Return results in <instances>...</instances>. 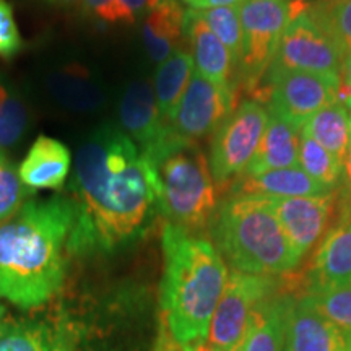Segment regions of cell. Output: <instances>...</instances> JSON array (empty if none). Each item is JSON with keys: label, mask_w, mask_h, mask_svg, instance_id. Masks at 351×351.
<instances>
[{"label": "cell", "mask_w": 351, "mask_h": 351, "mask_svg": "<svg viewBox=\"0 0 351 351\" xmlns=\"http://www.w3.org/2000/svg\"><path fill=\"white\" fill-rule=\"evenodd\" d=\"M70 192L75 207L72 252L114 251L138 234L156 207L152 166L124 132L108 124L78 148Z\"/></svg>", "instance_id": "1"}, {"label": "cell", "mask_w": 351, "mask_h": 351, "mask_svg": "<svg viewBox=\"0 0 351 351\" xmlns=\"http://www.w3.org/2000/svg\"><path fill=\"white\" fill-rule=\"evenodd\" d=\"M75 223L72 199L26 202L0 223V298L33 309L59 291Z\"/></svg>", "instance_id": "2"}, {"label": "cell", "mask_w": 351, "mask_h": 351, "mask_svg": "<svg viewBox=\"0 0 351 351\" xmlns=\"http://www.w3.org/2000/svg\"><path fill=\"white\" fill-rule=\"evenodd\" d=\"M161 245V322L181 346L207 340L215 307L230 275L226 262L212 241L171 223L163 228Z\"/></svg>", "instance_id": "3"}, {"label": "cell", "mask_w": 351, "mask_h": 351, "mask_svg": "<svg viewBox=\"0 0 351 351\" xmlns=\"http://www.w3.org/2000/svg\"><path fill=\"white\" fill-rule=\"evenodd\" d=\"M210 236L226 265L243 274L278 278L301 262L270 207L269 197H228L218 205Z\"/></svg>", "instance_id": "4"}, {"label": "cell", "mask_w": 351, "mask_h": 351, "mask_svg": "<svg viewBox=\"0 0 351 351\" xmlns=\"http://www.w3.org/2000/svg\"><path fill=\"white\" fill-rule=\"evenodd\" d=\"M142 153L156 179V207L168 223L192 234L212 225L218 191L200 145L176 137L168 129Z\"/></svg>", "instance_id": "5"}, {"label": "cell", "mask_w": 351, "mask_h": 351, "mask_svg": "<svg viewBox=\"0 0 351 351\" xmlns=\"http://www.w3.org/2000/svg\"><path fill=\"white\" fill-rule=\"evenodd\" d=\"M243 26V56L236 88L256 93L265 77L288 25L306 10L296 0H244L239 5Z\"/></svg>", "instance_id": "6"}, {"label": "cell", "mask_w": 351, "mask_h": 351, "mask_svg": "<svg viewBox=\"0 0 351 351\" xmlns=\"http://www.w3.org/2000/svg\"><path fill=\"white\" fill-rule=\"evenodd\" d=\"M269 117V109L261 103L244 101L212 135L208 163L217 189H226L245 173L258 150Z\"/></svg>", "instance_id": "7"}, {"label": "cell", "mask_w": 351, "mask_h": 351, "mask_svg": "<svg viewBox=\"0 0 351 351\" xmlns=\"http://www.w3.org/2000/svg\"><path fill=\"white\" fill-rule=\"evenodd\" d=\"M267 86H258L257 103L267 101L269 112L301 129L315 112L339 103L340 77L309 72H267Z\"/></svg>", "instance_id": "8"}, {"label": "cell", "mask_w": 351, "mask_h": 351, "mask_svg": "<svg viewBox=\"0 0 351 351\" xmlns=\"http://www.w3.org/2000/svg\"><path fill=\"white\" fill-rule=\"evenodd\" d=\"M278 289L280 283L274 276L231 270L215 307L207 340L226 351L238 350L257 307Z\"/></svg>", "instance_id": "9"}, {"label": "cell", "mask_w": 351, "mask_h": 351, "mask_svg": "<svg viewBox=\"0 0 351 351\" xmlns=\"http://www.w3.org/2000/svg\"><path fill=\"white\" fill-rule=\"evenodd\" d=\"M345 54L306 10L285 29L267 72H309L340 77Z\"/></svg>", "instance_id": "10"}, {"label": "cell", "mask_w": 351, "mask_h": 351, "mask_svg": "<svg viewBox=\"0 0 351 351\" xmlns=\"http://www.w3.org/2000/svg\"><path fill=\"white\" fill-rule=\"evenodd\" d=\"M238 91L219 86L194 70L181 103L169 122V130L186 142L199 143L213 135L234 111Z\"/></svg>", "instance_id": "11"}, {"label": "cell", "mask_w": 351, "mask_h": 351, "mask_svg": "<svg viewBox=\"0 0 351 351\" xmlns=\"http://www.w3.org/2000/svg\"><path fill=\"white\" fill-rule=\"evenodd\" d=\"M285 234L296 256H304L326 234L337 215V192L311 197H269Z\"/></svg>", "instance_id": "12"}, {"label": "cell", "mask_w": 351, "mask_h": 351, "mask_svg": "<svg viewBox=\"0 0 351 351\" xmlns=\"http://www.w3.org/2000/svg\"><path fill=\"white\" fill-rule=\"evenodd\" d=\"M348 332L306 300L295 296L288 315L287 351H345Z\"/></svg>", "instance_id": "13"}, {"label": "cell", "mask_w": 351, "mask_h": 351, "mask_svg": "<svg viewBox=\"0 0 351 351\" xmlns=\"http://www.w3.org/2000/svg\"><path fill=\"white\" fill-rule=\"evenodd\" d=\"M121 130L140 147L147 150L168 132L169 125L161 117L155 90L147 80L132 82L125 88L119 104Z\"/></svg>", "instance_id": "14"}, {"label": "cell", "mask_w": 351, "mask_h": 351, "mask_svg": "<svg viewBox=\"0 0 351 351\" xmlns=\"http://www.w3.org/2000/svg\"><path fill=\"white\" fill-rule=\"evenodd\" d=\"M186 39L192 47L195 72L219 86L238 91L234 57L194 8L186 12Z\"/></svg>", "instance_id": "15"}, {"label": "cell", "mask_w": 351, "mask_h": 351, "mask_svg": "<svg viewBox=\"0 0 351 351\" xmlns=\"http://www.w3.org/2000/svg\"><path fill=\"white\" fill-rule=\"evenodd\" d=\"M70 166L72 155L69 148L57 138L39 135L21 161L19 173L21 182L32 192L60 189L70 173Z\"/></svg>", "instance_id": "16"}, {"label": "cell", "mask_w": 351, "mask_h": 351, "mask_svg": "<svg viewBox=\"0 0 351 351\" xmlns=\"http://www.w3.org/2000/svg\"><path fill=\"white\" fill-rule=\"evenodd\" d=\"M228 197H311L330 194L326 187L309 178L300 166L271 169L261 174H241L226 187Z\"/></svg>", "instance_id": "17"}, {"label": "cell", "mask_w": 351, "mask_h": 351, "mask_svg": "<svg viewBox=\"0 0 351 351\" xmlns=\"http://www.w3.org/2000/svg\"><path fill=\"white\" fill-rule=\"evenodd\" d=\"M351 283V218L327 231L315 251L306 288Z\"/></svg>", "instance_id": "18"}, {"label": "cell", "mask_w": 351, "mask_h": 351, "mask_svg": "<svg viewBox=\"0 0 351 351\" xmlns=\"http://www.w3.org/2000/svg\"><path fill=\"white\" fill-rule=\"evenodd\" d=\"M295 296L278 291L267 298L254 313L236 351H287L288 315Z\"/></svg>", "instance_id": "19"}, {"label": "cell", "mask_w": 351, "mask_h": 351, "mask_svg": "<svg viewBox=\"0 0 351 351\" xmlns=\"http://www.w3.org/2000/svg\"><path fill=\"white\" fill-rule=\"evenodd\" d=\"M186 12L179 0H163L145 16L142 39L145 51L160 65L179 51L186 38Z\"/></svg>", "instance_id": "20"}, {"label": "cell", "mask_w": 351, "mask_h": 351, "mask_svg": "<svg viewBox=\"0 0 351 351\" xmlns=\"http://www.w3.org/2000/svg\"><path fill=\"white\" fill-rule=\"evenodd\" d=\"M300 127L270 114L258 150L244 174H261L271 169L296 168L298 155H300Z\"/></svg>", "instance_id": "21"}, {"label": "cell", "mask_w": 351, "mask_h": 351, "mask_svg": "<svg viewBox=\"0 0 351 351\" xmlns=\"http://www.w3.org/2000/svg\"><path fill=\"white\" fill-rule=\"evenodd\" d=\"M51 95L65 109L75 112H91L104 104V90L90 70L78 64L57 70L47 82Z\"/></svg>", "instance_id": "22"}, {"label": "cell", "mask_w": 351, "mask_h": 351, "mask_svg": "<svg viewBox=\"0 0 351 351\" xmlns=\"http://www.w3.org/2000/svg\"><path fill=\"white\" fill-rule=\"evenodd\" d=\"M73 335L39 320H16L0 327V351H64Z\"/></svg>", "instance_id": "23"}, {"label": "cell", "mask_w": 351, "mask_h": 351, "mask_svg": "<svg viewBox=\"0 0 351 351\" xmlns=\"http://www.w3.org/2000/svg\"><path fill=\"white\" fill-rule=\"evenodd\" d=\"M192 75H194V59L184 49L176 51L165 62L158 65L153 90L166 125H169L173 119Z\"/></svg>", "instance_id": "24"}, {"label": "cell", "mask_w": 351, "mask_h": 351, "mask_svg": "<svg viewBox=\"0 0 351 351\" xmlns=\"http://www.w3.org/2000/svg\"><path fill=\"white\" fill-rule=\"evenodd\" d=\"M301 134L313 138L343 163L351 142V114L345 104L333 103L309 117Z\"/></svg>", "instance_id": "25"}, {"label": "cell", "mask_w": 351, "mask_h": 351, "mask_svg": "<svg viewBox=\"0 0 351 351\" xmlns=\"http://www.w3.org/2000/svg\"><path fill=\"white\" fill-rule=\"evenodd\" d=\"M298 165L309 178H313L315 182L326 187L327 191L335 192L339 189L341 173H343V163H340L322 145L302 134L300 137Z\"/></svg>", "instance_id": "26"}, {"label": "cell", "mask_w": 351, "mask_h": 351, "mask_svg": "<svg viewBox=\"0 0 351 351\" xmlns=\"http://www.w3.org/2000/svg\"><path fill=\"white\" fill-rule=\"evenodd\" d=\"M306 12L345 56L351 54V0H320L306 5Z\"/></svg>", "instance_id": "27"}, {"label": "cell", "mask_w": 351, "mask_h": 351, "mask_svg": "<svg viewBox=\"0 0 351 351\" xmlns=\"http://www.w3.org/2000/svg\"><path fill=\"white\" fill-rule=\"evenodd\" d=\"M302 296L341 330L351 333V283L339 287H309Z\"/></svg>", "instance_id": "28"}, {"label": "cell", "mask_w": 351, "mask_h": 351, "mask_svg": "<svg viewBox=\"0 0 351 351\" xmlns=\"http://www.w3.org/2000/svg\"><path fill=\"white\" fill-rule=\"evenodd\" d=\"M28 129V111L19 95L0 83V153L20 142Z\"/></svg>", "instance_id": "29"}, {"label": "cell", "mask_w": 351, "mask_h": 351, "mask_svg": "<svg viewBox=\"0 0 351 351\" xmlns=\"http://www.w3.org/2000/svg\"><path fill=\"white\" fill-rule=\"evenodd\" d=\"M199 13L215 36L228 47L236 64H239L243 56V26H241L238 5L207 8V10H199Z\"/></svg>", "instance_id": "30"}, {"label": "cell", "mask_w": 351, "mask_h": 351, "mask_svg": "<svg viewBox=\"0 0 351 351\" xmlns=\"http://www.w3.org/2000/svg\"><path fill=\"white\" fill-rule=\"evenodd\" d=\"M29 194L32 191L21 182L15 163L5 153H0V223L19 212Z\"/></svg>", "instance_id": "31"}, {"label": "cell", "mask_w": 351, "mask_h": 351, "mask_svg": "<svg viewBox=\"0 0 351 351\" xmlns=\"http://www.w3.org/2000/svg\"><path fill=\"white\" fill-rule=\"evenodd\" d=\"M23 47V39L16 26L13 8L7 0H0V57H13Z\"/></svg>", "instance_id": "32"}, {"label": "cell", "mask_w": 351, "mask_h": 351, "mask_svg": "<svg viewBox=\"0 0 351 351\" xmlns=\"http://www.w3.org/2000/svg\"><path fill=\"white\" fill-rule=\"evenodd\" d=\"M337 191H339V194H337V215L333 225H339V223H343L351 218V142L343 161L340 186Z\"/></svg>", "instance_id": "33"}, {"label": "cell", "mask_w": 351, "mask_h": 351, "mask_svg": "<svg viewBox=\"0 0 351 351\" xmlns=\"http://www.w3.org/2000/svg\"><path fill=\"white\" fill-rule=\"evenodd\" d=\"M163 0H116V23H135Z\"/></svg>", "instance_id": "34"}, {"label": "cell", "mask_w": 351, "mask_h": 351, "mask_svg": "<svg viewBox=\"0 0 351 351\" xmlns=\"http://www.w3.org/2000/svg\"><path fill=\"white\" fill-rule=\"evenodd\" d=\"M83 8L104 23H116V0H83Z\"/></svg>", "instance_id": "35"}, {"label": "cell", "mask_w": 351, "mask_h": 351, "mask_svg": "<svg viewBox=\"0 0 351 351\" xmlns=\"http://www.w3.org/2000/svg\"><path fill=\"white\" fill-rule=\"evenodd\" d=\"M339 103L345 104L346 109L351 112V54L345 56L343 67H341Z\"/></svg>", "instance_id": "36"}, {"label": "cell", "mask_w": 351, "mask_h": 351, "mask_svg": "<svg viewBox=\"0 0 351 351\" xmlns=\"http://www.w3.org/2000/svg\"><path fill=\"white\" fill-rule=\"evenodd\" d=\"M189 7L194 10H207V8L215 7H230V5H239L244 0H184Z\"/></svg>", "instance_id": "37"}, {"label": "cell", "mask_w": 351, "mask_h": 351, "mask_svg": "<svg viewBox=\"0 0 351 351\" xmlns=\"http://www.w3.org/2000/svg\"><path fill=\"white\" fill-rule=\"evenodd\" d=\"M182 351H226L219 346L210 343L208 340H200V341H194V343H189L186 346H182Z\"/></svg>", "instance_id": "38"}, {"label": "cell", "mask_w": 351, "mask_h": 351, "mask_svg": "<svg viewBox=\"0 0 351 351\" xmlns=\"http://www.w3.org/2000/svg\"><path fill=\"white\" fill-rule=\"evenodd\" d=\"M52 3H57V5H65V7H70V5H75V3L80 2V0H49Z\"/></svg>", "instance_id": "39"}, {"label": "cell", "mask_w": 351, "mask_h": 351, "mask_svg": "<svg viewBox=\"0 0 351 351\" xmlns=\"http://www.w3.org/2000/svg\"><path fill=\"white\" fill-rule=\"evenodd\" d=\"M345 351H351V333H348V341H346Z\"/></svg>", "instance_id": "40"}, {"label": "cell", "mask_w": 351, "mask_h": 351, "mask_svg": "<svg viewBox=\"0 0 351 351\" xmlns=\"http://www.w3.org/2000/svg\"><path fill=\"white\" fill-rule=\"evenodd\" d=\"M64 351H73V345H70V346H69V348H65Z\"/></svg>", "instance_id": "41"}, {"label": "cell", "mask_w": 351, "mask_h": 351, "mask_svg": "<svg viewBox=\"0 0 351 351\" xmlns=\"http://www.w3.org/2000/svg\"><path fill=\"white\" fill-rule=\"evenodd\" d=\"M2 314H3V307L0 306V317H2Z\"/></svg>", "instance_id": "42"}, {"label": "cell", "mask_w": 351, "mask_h": 351, "mask_svg": "<svg viewBox=\"0 0 351 351\" xmlns=\"http://www.w3.org/2000/svg\"><path fill=\"white\" fill-rule=\"evenodd\" d=\"M296 2H301V0H296Z\"/></svg>", "instance_id": "43"}]
</instances>
